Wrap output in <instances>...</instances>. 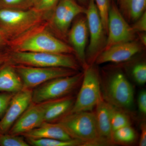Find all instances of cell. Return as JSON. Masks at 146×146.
I'll use <instances>...</instances> for the list:
<instances>
[{
	"mask_svg": "<svg viewBox=\"0 0 146 146\" xmlns=\"http://www.w3.org/2000/svg\"><path fill=\"white\" fill-rule=\"evenodd\" d=\"M110 120L112 131L121 128L131 125L130 119L123 110L108 103Z\"/></svg>",
	"mask_w": 146,
	"mask_h": 146,
	"instance_id": "ffe728a7",
	"label": "cell"
},
{
	"mask_svg": "<svg viewBox=\"0 0 146 146\" xmlns=\"http://www.w3.org/2000/svg\"><path fill=\"white\" fill-rule=\"evenodd\" d=\"M132 76L136 83L139 85H144L146 82V65L145 63L137 64L133 67Z\"/></svg>",
	"mask_w": 146,
	"mask_h": 146,
	"instance_id": "484cf974",
	"label": "cell"
},
{
	"mask_svg": "<svg viewBox=\"0 0 146 146\" xmlns=\"http://www.w3.org/2000/svg\"><path fill=\"white\" fill-rule=\"evenodd\" d=\"M57 123L72 139L80 141L82 146L101 145L94 112L68 113Z\"/></svg>",
	"mask_w": 146,
	"mask_h": 146,
	"instance_id": "6da1fadb",
	"label": "cell"
},
{
	"mask_svg": "<svg viewBox=\"0 0 146 146\" xmlns=\"http://www.w3.org/2000/svg\"><path fill=\"white\" fill-rule=\"evenodd\" d=\"M83 73L53 79L37 86L33 91L32 103L41 104L65 97L80 83Z\"/></svg>",
	"mask_w": 146,
	"mask_h": 146,
	"instance_id": "8992f818",
	"label": "cell"
},
{
	"mask_svg": "<svg viewBox=\"0 0 146 146\" xmlns=\"http://www.w3.org/2000/svg\"><path fill=\"white\" fill-rule=\"evenodd\" d=\"M43 12L31 9H0V31L7 39L14 38L39 24Z\"/></svg>",
	"mask_w": 146,
	"mask_h": 146,
	"instance_id": "7a4b0ae2",
	"label": "cell"
},
{
	"mask_svg": "<svg viewBox=\"0 0 146 146\" xmlns=\"http://www.w3.org/2000/svg\"><path fill=\"white\" fill-rule=\"evenodd\" d=\"M0 146H29L30 145L19 135L6 133L0 134Z\"/></svg>",
	"mask_w": 146,
	"mask_h": 146,
	"instance_id": "603a6c76",
	"label": "cell"
},
{
	"mask_svg": "<svg viewBox=\"0 0 146 146\" xmlns=\"http://www.w3.org/2000/svg\"><path fill=\"white\" fill-rule=\"evenodd\" d=\"M141 134L139 141V146H146V125L145 123H142L141 125Z\"/></svg>",
	"mask_w": 146,
	"mask_h": 146,
	"instance_id": "4dcf8cb0",
	"label": "cell"
},
{
	"mask_svg": "<svg viewBox=\"0 0 146 146\" xmlns=\"http://www.w3.org/2000/svg\"><path fill=\"white\" fill-rule=\"evenodd\" d=\"M141 50L140 45L133 41L118 44L102 51L96 58V62L98 64L124 62L130 59Z\"/></svg>",
	"mask_w": 146,
	"mask_h": 146,
	"instance_id": "4fadbf2b",
	"label": "cell"
},
{
	"mask_svg": "<svg viewBox=\"0 0 146 146\" xmlns=\"http://www.w3.org/2000/svg\"><path fill=\"white\" fill-rule=\"evenodd\" d=\"M7 41V39L0 31V49L6 44Z\"/></svg>",
	"mask_w": 146,
	"mask_h": 146,
	"instance_id": "d6a6232c",
	"label": "cell"
},
{
	"mask_svg": "<svg viewBox=\"0 0 146 146\" xmlns=\"http://www.w3.org/2000/svg\"><path fill=\"white\" fill-rule=\"evenodd\" d=\"M16 51L53 53H71L72 47L45 31H38L21 40Z\"/></svg>",
	"mask_w": 146,
	"mask_h": 146,
	"instance_id": "52a82bcc",
	"label": "cell"
},
{
	"mask_svg": "<svg viewBox=\"0 0 146 146\" xmlns=\"http://www.w3.org/2000/svg\"><path fill=\"white\" fill-rule=\"evenodd\" d=\"M88 28L86 18H80L76 21L70 30L69 39L79 60L85 67L86 47L88 39Z\"/></svg>",
	"mask_w": 146,
	"mask_h": 146,
	"instance_id": "5bb4252c",
	"label": "cell"
},
{
	"mask_svg": "<svg viewBox=\"0 0 146 146\" xmlns=\"http://www.w3.org/2000/svg\"><path fill=\"white\" fill-rule=\"evenodd\" d=\"M44 118V104L32 103L7 133L22 135L41 125Z\"/></svg>",
	"mask_w": 146,
	"mask_h": 146,
	"instance_id": "7c38bea8",
	"label": "cell"
},
{
	"mask_svg": "<svg viewBox=\"0 0 146 146\" xmlns=\"http://www.w3.org/2000/svg\"><path fill=\"white\" fill-rule=\"evenodd\" d=\"M95 108L94 114L101 145L114 144L112 141L113 131L110 120L108 103L102 97Z\"/></svg>",
	"mask_w": 146,
	"mask_h": 146,
	"instance_id": "9a60e30c",
	"label": "cell"
},
{
	"mask_svg": "<svg viewBox=\"0 0 146 146\" xmlns=\"http://www.w3.org/2000/svg\"><path fill=\"white\" fill-rule=\"evenodd\" d=\"M75 100L73 97H64L43 103L44 122L52 123L68 114L72 109Z\"/></svg>",
	"mask_w": 146,
	"mask_h": 146,
	"instance_id": "2e32d148",
	"label": "cell"
},
{
	"mask_svg": "<svg viewBox=\"0 0 146 146\" xmlns=\"http://www.w3.org/2000/svg\"><path fill=\"white\" fill-rule=\"evenodd\" d=\"M26 138H48L70 141L72 138L58 123L44 122L38 127L24 133Z\"/></svg>",
	"mask_w": 146,
	"mask_h": 146,
	"instance_id": "e0dca14e",
	"label": "cell"
},
{
	"mask_svg": "<svg viewBox=\"0 0 146 146\" xmlns=\"http://www.w3.org/2000/svg\"><path fill=\"white\" fill-rule=\"evenodd\" d=\"M30 145L33 146H82L80 141L76 139L70 141H62L55 139L27 138Z\"/></svg>",
	"mask_w": 146,
	"mask_h": 146,
	"instance_id": "44dd1931",
	"label": "cell"
},
{
	"mask_svg": "<svg viewBox=\"0 0 146 146\" xmlns=\"http://www.w3.org/2000/svg\"><path fill=\"white\" fill-rule=\"evenodd\" d=\"M142 33L140 35V39L141 42H142V44L145 46L146 45V35L145 33Z\"/></svg>",
	"mask_w": 146,
	"mask_h": 146,
	"instance_id": "836d02e7",
	"label": "cell"
},
{
	"mask_svg": "<svg viewBox=\"0 0 146 146\" xmlns=\"http://www.w3.org/2000/svg\"><path fill=\"white\" fill-rule=\"evenodd\" d=\"M79 2L82 4V5L88 4L89 0H77Z\"/></svg>",
	"mask_w": 146,
	"mask_h": 146,
	"instance_id": "e575fe53",
	"label": "cell"
},
{
	"mask_svg": "<svg viewBox=\"0 0 146 146\" xmlns=\"http://www.w3.org/2000/svg\"><path fill=\"white\" fill-rule=\"evenodd\" d=\"M9 56L7 54L0 51V67L9 61Z\"/></svg>",
	"mask_w": 146,
	"mask_h": 146,
	"instance_id": "1f68e13d",
	"label": "cell"
},
{
	"mask_svg": "<svg viewBox=\"0 0 146 146\" xmlns=\"http://www.w3.org/2000/svg\"><path fill=\"white\" fill-rule=\"evenodd\" d=\"M31 6L32 0H0V9H27Z\"/></svg>",
	"mask_w": 146,
	"mask_h": 146,
	"instance_id": "d4e9b609",
	"label": "cell"
},
{
	"mask_svg": "<svg viewBox=\"0 0 146 146\" xmlns=\"http://www.w3.org/2000/svg\"><path fill=\"white\" fill-rule=\"evenodd\" d=\"M102 97L108 103L122 110L133 106L134 90L122 73L117 72L101 81Z\"/></svg>",
	"mask_w": 146,
	"mask_h": 146,
	"instance_id": "3957f363",
	"label": "cell"
},
{
	"mask_svg": "<svg viewBox=\"0 0 146 146\" xmlns=\"http://www.w3.org/2000/svg\"><path fill=\"white\" fill-rule=\"evenodd\" d=\"M120 11L129 21L135 22L145 12L146 0H118Z\"/></svg>",
	"mask_w": 146,
	"mask_h": 146,
	"instance_id": "d6986e66",
	"label": "cell"
},
{
	"mask_svg": "<svg viewBox=\"0 0 146 146\" xmlns=\"http://www.w3.org/2000/svg\"><path fill=\"white\" fill-rule=\"evenodd\" d=\"M136 138V132L131 125L117 129L112 133L114 144L130 143L134 141Z\"/></svg>",
	"mask_w": 146,
	"mask_h": 146,
	"instance_id": "7402d4cb",
	"label": "cell"
},
{
	"mask_svg": "<svg viewBox=\"0 0 146 146\" xmlns=\"http://www.w3.org/2000/svg\"><path fill=\"white\" fill-rule=\"evenodd\" d=\"M16 70L23 82L24 89H31L58 78L76 74L74 70L63 68H41L20 65Z\"/></svg>",
	"mask_w": 146,
	"mask_h": 146,
	"instance_id": "ba28073f",
	"label": "cell"
},
{
	"mask_svg": "<svg viewBox=\"0 0 146 146\" xmlns=\"http://www.w3.org/2000/svg\"><path fill=\"white\" fill-rule=\"evenodd\" d=\"M38 0H32L33 3V6H34L36 2L38 1Z\"/></svg>",
	"mask_w": 146,
	"mask_h": 146,
	"instance_id": "d590c367",
	"label": "cell"
},
{
	"mask_svg": "<svg viewBox=\"0 0 146 146\" xmlns=\"http://www.w3.org/2000/svg\"><path fill=\"white\" fill-rule=\"evenodd\" d=\"M135 33H143L146 31V11L135 22L132 27Z\"/></svg>",
	"mask_w": 146,
	"mask_h": 146,
	"instance_id": "f1b7e54d",
	"label": "cell"
},
{
	"mask_svg": "<svg viewBox=\"0 0 146 146\" xmlns=\"http://www.w3.org/2000/svg\"><path fill=\"white\" fill-rule=\"evenodd\" d=\"M85 13L90 37L87 50V60L89 62H92L96 60L102 49H104L106 33L94 0H89Z\"/></svg>",
	"mask_w": 146,
	"mask_h": 146,
	"instance_id": "9c48e42d",
	"label": "cell"
},
{
	"mask_svg": "<svg viewBox=\"0 0 146 146\" xmlns=\"http://www.w3.org/2000/svg\"><path fill=\"white\" fill-rule=\"evenodd\" d=\"M138 109L140 112L143 115L146 114V91L142 90L139 93L138 98Z\"/></svg>",
	"mask_w": 146,
	"mask_h": 146,
	"instance_id": "f546056e",
	"label": "cell"
},
{
	"mask_svg": "<svg viewBox=\"0 0 146 146\" xmlns=\"http://www.w3.org/2000/svg\"><path fill=\"white\" fill-rule=\"evenodd\" d=\"M135 33L117 7L113 3L110 9L107 33L108 36L103 50L114 45L132 41Z\"/></svg>",
	"mask_w": 146,
	"mask_h": 146,
	"instance_id": "30bf717a",
	"label": "cell"
},
{
	"mask_svg": "<svg viewBox=\"0 0 146 146\" xmlns=\"http://www.w3.org/2000/svg\"><path fill=\"white\" fill-rule=\"evenodd\" d=\"M83 73L81 88L68 113L92 111L102 98L100 80L93 66H87Z\"/></svg>",
	"mask_w": 146,
	"mask_h": 146,
	"instance_id": "5b68a950",
	"label": "cell"
},
{
	"mask_svg": "<svg viewBox=\"0 0 146 146\" xmlns=\"http://www.w3.org/2000/svg\"><path fill=\"white\" fill-rule=\"evenodd\" d=\"M9 60L20 65L41 68H63L76 70L78 65L72 56L65 54L16 51Z\"/></svg>",
	"mask_w": 146,
	"mask_h": 146,
	"instance_id": "277c9868",
	"label": "cell"
},
{
	"mask_svg": "<svg viewBox=\"0 0 146 146\" xmlns=\"http://www.w3.org/2000/svg\"><path fill=\"white\" fill-rule=\"evenodd\" d=\"M33 91L23 89L16 93L0 119V134L8 133L18 118L32 103Z\"/></svg>",
	"mask_w": 146,
	"mask_h": 146,
	"instance_id": "8fae6325",
	"label": "cell"
},
{
	"mask_svg": "<svg viewBox=\"0 0 146 146\" xmlns=\"http://www.w3.org/2000/svg\"><path fill=\"white\" fill-rule=\"evenodd\" d=\"M23 89L20 76L8 61L0 67V92L16 94Z\"/></svg>",
	"mask_w": 146,
	"mask_h": 146,
	"instance_id": "ac0fdd59",
	"label": "cell"
},
{
	"mask_svg": "<svg viewBox=\"0 0 146 146\" xmlns=\"http://www.w3.org/2000/svg\"><path fill=\"white\" fill-rule=\"evenodd\" d=\"M15 94L0 92V119L5 113L11 101Z\"/></svg>",
	"mask_w": 146,
	"mask_h": 146,
	"instance_id": "83f0119b",
	"label": "cell"
},
{
	"mask_svg": "<svg viewBox=\"0 0 146 146\" xmlns=\"http://www.w3.org/2000/svg\"><path fill=\"white\" fill-rule=\"evenodd\" d=\"M60 0H38L33 8L40 12H44L54 9Z\"/></svg>",
	"mask_w": 146,
	"mask_h": 146,
	"instance_id": "4316f807",
	"label": "cell"
},
{
	"mask_svg": "<svg viewBox=\"0 0 146 146\" xmlns=\"http://www.w3.org/2000/svg\"><path fill=\"white\" fill-rule=\"evenodd\" d=\"M99 13L106 33L107 34L108 23L110 6L109 0H94Z\"/></svg>",
	"mask_w": 146,
	"mask_h": 146,
	"instance_id": "cb8c5ba5",
	"label": "cell"
}]
</instances>
